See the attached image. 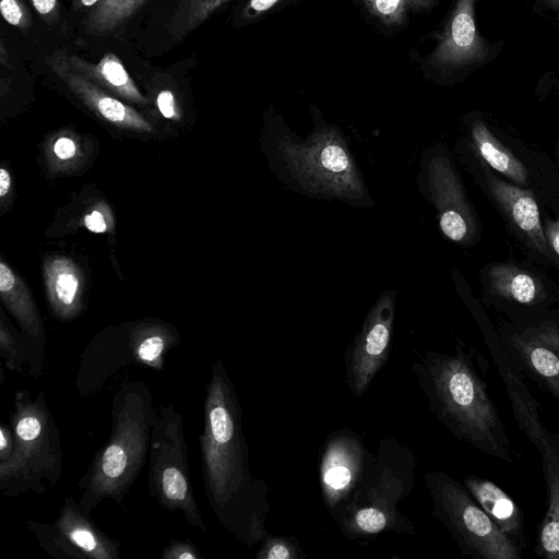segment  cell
Masks as SVG:
<instances>
[{
	"instance_id": "30bf717a",
	"label": "cell",
	"mask_w": 559,
	"mask_h": 559,
	"mask_svg": "<svg viewBox=\"0 0 559 559\" xmlns=\"http://www.w3.org/2000/svg\"><path fill=\"white\" fill-rule=\"evenodd\" d=\"M457 151L473 181L501 218L506 233L524 259L545 269L552 267L555 255L544 234L538 194L503 179L461 143H457Z\"/></svg>"
},
{
	"instance_id": "836d02e7",
	"label": "cell",
	"mask_w": 559,
	"mask_h": 559,
	"mask_svg": "<svg viewBox=\"0 0 559 559\" xmlns=\"http://www.w3.org/2000/svg\"><path fill=\"white\" fill-rule=\"evenodd\" d=\"M0 11L9 24L23 29L29 26V13L21 0H1Z\"/></svg>"
},
{
	"instance_id": "2e32d148",
	"label": "cell",
	"mask_w": 559,
	"mask_h": 559,
	"mask_svg": "<svg viewBox=\"0 0 559 559\" xmlns=\"http://www.w3.org/2000/svg\"><path fill=\"white\" fill-rule=\"evenodd\" d=\"M394 299L385 295L372 307L345 356L346 382L353 396H361L390 357Z\"/></svg>"
},
{
	"instance_id": "ffe728a7",
	"label": "cell",
	"mask_w": 559,
	"mask_h": 559,
	"mask_svg": "<svg viewBox=\"0 0 559 559\" xmlns=\"http://www.w3.org/2000/svg\"><path fill=\"white\" fill-rule=\"evenodd\" d=\"M310 146L288 150L289 158L299 171L310 179L321 180L334 189L355 188V176L349 157L334 135L320 134Z\"/></svg>"
},
{
	"instance_id": "ac0fdd59",
	"label": "cell",
	"mask_w": 559,
	"mask_h": 559,
	"mask_svg": "<svg viewBox=\"0 0 559 559\" xmlns=\"http://www.w3.org/2000/svg\"><path fill=\"white\" fill-rule=\"evenodd\" d=\"M485 343L506 386L514 420L530 443L537 450L547 427L539 417L540 405L524 382V377L510 360L495 325L481 331Z\"/></svg>"
},
{
	"instance_id": "ab89813d",
	"label": "cell",
	"mask_w": 559,
	"mask_h": 559,
	"mask_svg": "<svg viewBox=\"0 0 559 559\" xmlns=\"http://www.w3.org/2000/svg\"><path fill=\"white\" fill-rule=\"evenodd\" d=\"M36 12L47 22H52L58 13V0H29Z\"/></svg>"
},
{
	"instance_id": "1f68e13d",
	"label": "cell",
	"mask_w": 559,
	"mask_h": 559,
	"mask_svg": "<svg viewBox=\"0 0 559 559\" xmlns=\"http://www.w3.org/2000/svg\"><path fill=\"white\" fill-rule=\"evenodd\" d=\"M80 225L92 233H109L115 226L114 214L106 203H99L83 216Z\"/></svg>"
},
{
	"instance_id": "484cf974",
	"label": "cell",
	"mask_w": 559,
	"mask_h": 559,
	"mask_svg": "<svg viewBox=\"0 0 559 559\" xmlns=\"http://www.w3.org/2000/svg\"><path fill=\"white\" fill-rule=\"evenodd\" d=\"M0 357L9 370L33 378L41 376L45 369V353L23 333L15 332L3 314L0 320Z\"/></svg>"
},
{
	"instance_id": "7402d4cb",
	"label": "cell",
	"mask_w": 559,
	"mask_h": 559,
	"mask_svg": "<svg viewBox=\"0 0 559 559\" xmlns=\"http://www.w3.org/2000/svg\"><path fill=\"white\" fill-rule=\"evenodd\" d=\"M51 314L62 322L78 318L84 307V276L79 265L64 255H50L43 265Z\"/></svg>"
},
{
	"instance_id": "d590c367",
	"label": "cell",
	"mask_w": 559,
	"mask_h": 559,
	"mask_svg": "<svg viewBox=\"0 0 559 559\" xmlns=\"http://www.w3.org/2000/svg\"><path fill=\"white\" fill-rule=\"evenodd\" d=\"M282 2L284 0H249L242 10L241 17L247 21L255 20L272 11Z\"/></svg>"
},
{
	"instance_id": "e575fe53",
	"label": "cell",
	"mask_w": 559,
	"mask_h": 559,
	"mask_svg": "<svg viewBox=\"0 0 559 559\" xmlns=\"http://www.w3.org/2000/svg\"><path fill=\"white\" fill-rule=\"evenodd\" d=\"M163 559H203L199 548L189 539H171L163 549Z\"/></svg>"
},
{
	"instance_id": "cb8c5ba5",
	"label": "cell",
	"mask_w": 559,
	"mask_h": 559,
	"mask_svg": "<svg viewBox=\"0 0 559 559\" xmlns=\"http://www.w3.org/2000/svg\"><path fill=\"white\" fill-rule=\"evenodd\" d=\"M0 296L7 310L22 329V333L40 352L45 353V330L37 305L22 277L0 261Z\"/></svg>"
},
{
	"instance_id": "74e56055",
	"label": "cell",
	"mask_w": 559,
	"mask_h": 559,
	"mask_svg": "<svg viewBox=\"0 0 559 559\" xmlns=\"http://www.w3.org/2000/svg\"><path fill=\"white\" fill-rule=\"evenodd\" d=\"M13 199L12 177L9 169L0 168V207L1 215L10 207Z\"/></svg>"
},
{
	"instance_id": "e0dca14e",
	"label": "cell",
	"mask_w": 559,
	"mask_h": 559,
	"mask_svg": "<svg viewBox=\"0 0 559 559\" xmlns=\"http://www.w3.org/2000/svg\"><path fill=\"white\" fill-rule=\"evenodd\" d=\"M47 63L70 91L98 118L126 131L151 134L154 128L140 112L114 97L91 79L74 70L63 53L51 55Z\"/></svg>"
},
{
	"instance_id": "7c38bea8",
	"label": "cell",
	"mask_w": 559,
	"mask_h": 559,
	"mask_svg": "<svg viewBox=\"0 0 559 559\" xmlns=\"http://www.w3.org/2000/svg\"><path fill=\"white\" fill-rule=\"evenodd\" d=\"M495 326L519 372L552 395L559 406V307L520 321L500 317Z\"/></svg>"
},
{
	"instance_id": "5bb4252c",
	"label": "cell",
	"mask_w": 559,
	"mask_h": 559,
	"mask_svg": "<svg viewBox=\"0 0 559 559\" xmlns=\"http://www.w3.org/2000/svg\"><path fill=\"white\" fill-rule=\"evenodd\" d=\"M429 170L442 234L462 247L475 246L481 238V221L445 150L433 156Z\"/></svg>"
},
{
	"instance_id": "4dcf8cb0",
	"label": "cell",
	"mask_w": 559,
	"mask_h": 559,
	"mask_svg": "<svg viewBox=\"0 0 559 559\" xmlns=\"http://www.w3.org/2000/svg\"><path fill=\"white\" fill-rule=\"evenodd\" d=\"M254 557L255 559H305L307 556L295 536H277L266 532Z\"/></svg>"
},
{
	"instance_id": "7bdbcfd3",
	"label": "cell",
	"mask_w": 559,
	"mask_h": 559,
	"mask_svg": "<svg viewBox=\"0 0 559 559\" xmlns=\"http://www.w3.org/2000/svg\"><path fill=\"white\" fill-rule=\"evenodd\" d=\"M548 5L559 10V0H544Z\"/></svg>"
},
{
	"instance_id": "b9f144b4",
	"label": "cell",
	"mask_w": 559,
	"mask_h": 559,
	"mask_svg": "<svg viewBox=\"0 0 559 559\" xmlns=\"http://www.w3.org/2000/svg\"><path fill=\"white\" fill-rule=\"evenodd\" d=\"M80 2L84 7H92V5H96L99 2V0H80Z\"/></svg>"
},
{
	"instance_id": "ee69618b",
	"label": "cell",
	"mask_w": 559,
	"mask_h": 559,
	"mask_svg": "<svg viewBox=\"0 0 559 559\" xmlns=\"http://www.w3.org/2000/svg\"><path fill=\"white\" fill-rule=\"evenodd\" d=\"M552 269H555L558 272V274H559V260L556 259V257L554 259V266H552Z\"/></svg>"
},
{
	"instance_id": "f35d334b",
	"label": "cell",
	"mask_w": 559,
	"mask_h": 559,
	"mask_svg": "<svg viewBox=\"0 0 559 559\" xmlns=\"http://www.w3.org/2000/svg\"><path fill=\"white\" fill-rule=\"evenodd\" d=\"M14 432L12 426L2 423L0 425V463L10 459L14 451Z\"/></svg>"
},
{
	"instance_id": "7a4b0ae2",
	"label": "cell",
	"mask_w": 559,
	"mask_h": 559,
	"mask_svg": "<svg viewBox=\"0 0 559 559\" xmlns=\"http://www.w3.org/2000/svg\"><path fill=\"white\" fill-rule=\"evenodd\" d=\"M412 371L430 412L459 440L506 463L513 462L511 442L497 406L462 342L453 354H416Z\"/></svg>"
},
{
	"instance_id": "3957f363",
	"label": "cell",
	"mask_w": 559,
	"mask_h": 559,
	"mask_svg": "<svg viewBox=\"0 0 559 559\" xmlns=\"http://www.w3.org/2000/svg\"><path fill=\"white\" fill-rule=\"evenodd\" d=\"M156 412L151 389L144 381L123 382L116 390L109 437L94 453L78 484L82 489L79 502L85 509L92 511L107 499L124 504L148 457Z\"/></svg>"
},
{
	"instance_id": "ba28073f",
	"label": "cell",
	"mask_w": 559,
	"mask_h": 559,
	"mask_svg": "<svg viewBox=\"0 0 559 559\" xmlns=\"http://www.w3.org/2000/svg\"><path fill=\"white\" fill-rule=\"evenodd\" d=\"M432 515L448 530L463 555L476 559H522L516 543L502 533L463 483L442 471L425 474Z\"/></svg>"
},
{
	"instance_id": "83f0119b",
	"label": "cell",
	"mask_w": 559,
	"mask_h": 559,
	"mask_svg": "<svg viewBox=\"0 0 559 559\" xmlns=\"http://www.w3.org/2000/svg\"><path fill=\"white\" fill-rule=\"evenodd\" d=\"M147 0H99L85 21V31L107 36L121 28Z\"/></svg>"
},
{
	"instance_id": "8d00e7d4",
	"label": "cell",
	"mask_w": 559,
	"mask_h": 559,
	"mask_svg": "<svg viewBox=\"0 0 559 559\" xmlns=\"http://www.w3.org/2000/svg\"><path fill=\"white\" fill-rule=\"evenodd\" d=\"M156 105L164 118L169 120L180 119L179 107L177 105L175 95L170 91H160L156 97Z\"/></svg>"
},
{
	"instance_id": "9a60e30c",
	"label": "cell",
	"mask_w": 559,
	"mask_h": 559,
	"mask_svg": "<svg viewBox=\"0 0 559 559\" xmlns=\"http://www.w3.org/2000/svg\"><path fill=\"white\" fill-rule=\"evenodd\" d=\"M371 456L365 438L354 430L341 428L328 436L319 462V485L331 516L349 499Z\"/></svg>"
},
{
	"instance_id": "f546056e",
	"label": "cell",
	"mask_w": 559,
	"mask_h": 559,
	"mask_svg": "<svg viewBox=\"0 0 559 559\" xmlns=\"http://www.w3.org/2000/svg\"><path fill=\"white\" fill-rule=\"evenodd\" d=\"M227 1L229 0H185L177 28L174 31L175 36L183 37L195 29Z\"/></svg>"
},
{
	"instance_id": "9c48e42d",
	"label": "cell",
	"mask_w": 559,
	"mask_h": 559,
	"mask_svg": "<svg viewBox=\"0 0 559 559\" xmlns=\"http://www.w3.org/2000/svg\"><path fill=\"white\" fill-rule=\"evenodd\" d=\"M148 493L160 508L180 511L194 528L206 531L190 475L183 417L174 403L157 408L148 451Z\"/></svg>"
},
{
	"instance_id": "603a6c76",
	"label": "cell",
	"mask_w": 559,
	"mask_h": 559,
	"mask_svg": "<svg viewBox=\"0 0 559 559\" xmlns=\"http://www.w3.org/2000/svg\"><path fill=\"white\" fill-rule=\"evenodd\" d=\"M463 485L499 530L523 550L526 546L524 519L516 502L490 479L466 475Z\"/></svg>"
},
{
	"instance_id": "4fadbf2b",
	"label": "cell",
	"mask_w": 559,
	"mask_h": 559,
	"mask_svg": "<svg viewBox=\"0 0 559 559\" xmlns=\"http://www.w3.org/2000/svg\"><path fill=\"white\" fill-rule=\"evenodd\" d=\"M27 528L55 559H119L122 544L93 521L91 511L67 497L52 523L29 520Z\"/></svg>"
},
{
	"instance_id": "f1b7e54d",
	"label": "cell",
	"mask_w": 559,
	"mask_h": 559,
	"mask_svg": "<svg viewBox=\"0 0 559 559\" xmlns=\"http://www.w3.org/2000/svg\"><path fill=\"white\" fill-rule=\"evenodd\" d=\"M371 15L388 26L402 25L411 13L431 8L435 0H362Z\"/></svg>"
},
{
	"instance_id": "52a82bcc",
	"label": "cell",
	"mask_w": 559,
	"mask_h": 559,
	"mask_svg": "<svg viewBox=\"0 0 559 559\" xmlns=\"http://www.w3.org/2000/svg\"><path fill=\"white\" fill-rule=\"evenodd\" d=\"M503 179L534 190L542 206L559 202V168L542 150L508 133L481 115L471 116L460 142Z\"/></svg>"
},
{
	"instance_id": "6da1fadb",
	"label": "cell",
	"mask_w": 559,
	"mask_h": 559,
	"mask_svg": "<svg viewBox=\"0 0 559 559\" xmlns=\"http://www.w3.org/2000/svg\"><path fill=\"white\" fill-rule=\"evenodd\" d=\"M199 444L205 495L215 518L237 542L252 548L267 532L269 486L251 474L241 406L219 359L205 388Z\"/></svg>"
},
{
	"instance_id": "d6986e66",
	"label": "cell",
	"mask_w": 559,
	"mask_h": 559,
	"mask_svg": "<svg viewBox=\"0 0 559 559\" xmlns=\"http://www.w3.org/2000/svg\"><path fill=\"white\" fill-rule=\"evenodd\" d=\"M485 45L477 33L474 0H457L429 62L438 68L462 67L483 59Z\"/></svg>"
},
{
	"instance_id": "277c9868",
	"label": "cell",
	"mask_w": 559,
	"mask_h": 559,
	"mask_svg": "<svg viewBox=\"0 0 559 559\" xmlns=\"http://www.w3.org/2000/svg\"><path fill=\"white\" fill-rule=\"evenodd\" d=\"M416 483L412 450L392 436L381 438L349 499L332 515L350 540H369L383 533L415 534V527L399 503Z\"/></svg>"
},
{
	"instance_id": "60d3db41",
	"label": "cell",
	"mask_w": 559,
	"mask_h": 559,
	"mask_svg": "<svg viewBox=\"0 0 559 559\" xmlns=\"http://www.w3.org/2000/svg\"><path fill=\"white\" fill-rule=\"evenodd\" d=\"M554 160L559 168V140H557L554 145Z\"/></svg>"
},
{
	"instance_id": "8fae6325",
	"label": "cell",
	"mask_w": 559,
	"mask_h": 559,
	"mask_svg": "<svg viewBox=\"0 0 559 559\" xmlns=\"http://www.w3.org/2000/svg\"><path fill=\"white\" fill-rule=\"evenodd\" d=\"M478 278L481 305L504 319L525 320L559 306V283L526 259L486 263Z\"/></svg>"
},
{
	"instance_id": "4316f807",
	"label": "cell",
	"mask_w": 559,
	"mask_h": 559,
	"mask_svg": "<svg viewBox=\"0 0 559 559\" xmlns=\"http://www.w3.org/2000/svg\"><path fill=\"white\" fill-rule=\"evenodd\" d=\"M45 160L51 174H70L83 168L88 159L87 141L72 130L50 135L45 143Z\"/></svg>"
},
{
	"instance_id": "d6a6232c",
	"label": "cell",
	"mask_w": 559,
	"mask_h": 559,
	"mask_svg": "<svg viewBox=\"0 0 559 559\" xmlns=\"http://www.w3.org/2000/svg\"><path fill=\"white\" fill-rule=\"evenodd\" d=\"M542 221L547 243L559 260V202L542 206Z\"/></svg>"
},
{
	"instance_id": "8992f818",
	"label": "cell",
	"mask_w": 559,
	"mask_h": 559,
	"mask_svg": "<svg viewBox=\"0 0 559 559\" xmlns=\"http://www.w3.org/2000/svg\"><path fill=\"white\" fill-rule=\"evenodd\" d=\"M179 343L176 328L152 318L100 334L80 356L75 389L82 396L95 394L117 371L130 365L163 370L167 354Z\"/></svg>"
},
{
	"instance_id": "d4e9b609",
	"label": "cell",
	"mask_w": 559,
	"mask_h": 559,
	"mask_svg": "<svg viewBox=\"0 0 559 559\" xmlns=\"http://www.w3.org/2000/svg\"><path fill=\"white\" fill-rule=\"evenodd\" d=\"M70 66L106 91L139 105L150 100L140 92L120 59L112 52L105 55L98 63H91L78 56H69Z\"/></svg>"
},
{
	"instance_id": "5b68a950",
	"label": "cell",
	"mask_w": 559,
	"mask_h": 559,
	"mask_svg": "<svg viewBox=\"0 0 559 559\" xmlns=\"http://www.w3.org/2000/svg\"><path fill=\"white\" fill-rule=\"evenodd\" d=\"M10 425L15 444L10 459L0 463V493H44L45 481L55 487L63 469L60 432L45 392L33 399L28 390L16 391Z\"/></svg>"
},
{
	"instance_id": "44dd1931",
	"label": "cell",
	"mask_w": 559,
	"mask_h": 559,
	"mask_svg": "<svg viewBox=\"0 0 559 559\" xmlns=\"http://www.w3.org/2000/svg\"><path fill=\"white\" fill-rule=\"evenodd\" d=\"M546 485V511L537 527L534 551L538 557L559 559V431H547L537 450Z\"/></svg>"
}]
</instances>
